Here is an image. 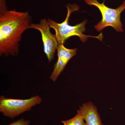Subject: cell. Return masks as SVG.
Here are the masks:
<instances>
[{
	"label": "cell",
	"mask_w": 125,
	"mask_h": 125,
	"mask_svg": "<svg viewBox=\"0 0 125 125\" xmlns=\"http://www.w3.org/2000/svg\"><path fill=\"white\" fill-rule=\"evenodd\" d=\"M64 125H87L84 122V118L80 110H78L76 115L67 120L61 121Z\"/></svg>",
	"instance_id": "obj_8"
},
{
	"label": "cell",
	"mask_w": 125,
	"mask_h": 125,
	"mask_svg": "<svg viewBox=\"0 0 125 125\" xmlns=\"http://www.w3.org/2000/svg\"><path fill=\"white\" fill-rule=\"evenodd\" d=\"M50 27L47 20L43 19L38 24H31L30 29L38 30L41 34L43 49L48 62L54 59L55 53L57 50L58 43L55 35H53L50 31Z\"/></svg>",
	"instance_id": "obj_5"
},
{
	"label": "cell",
	"mask_w": 125,
	"mask_h": 125,
	"mask_svg": "<svg viewBox=\"0 0 125 125\" xmlns=\"http://www.w3.org/2000/svg\"><path fill=\"white\" fill-rule=\"evenodd\" d=\"M81 114L87 125H103L97 109L91 102L83 104L80 107Z\"/></svg>",
	"instance_id": "obj_7"
},
{
	"label": "cell",
	"mask_w": 125,
	"mask_h": 125,
	"mask_svg": "<svg viewBox=\"0 0 125 125\" xmlns=\"http://www.w3.org/2000/svg\"><path fill=\"white\" fill-rule=\"evenodd\" d=\"M85 1L88 5L97 7L102 14V20L94 26L97 31H101L106 27L111 26L117 32H123L120 16L122 12L125 10V1L116 9L109 8L105 5L104 2L101 3L97 0H85Z\"/></svg>",
	"instance_id": "obj_3"
},
{
	"label": "cell",
	"mask_w": 125,
	"mask_h": 125,
	"mask_svg": "<svg viewBox=\"0 0 125 125\" xmlns=\"http://www.w3.org/2000/svg\"><path fill=\"white\" fill-rule=\"evenodd\" d=\"M57 51L58 60L54 65V69L49 77V79L54 82L64 69L70 60L76 55L77 49H68L64 46V43H61L58 45Z\"/></svg>",
	"instance_id": "obj_6"
},
{
	"label": "cell",
	"mask_w": 125,
	"mask_h": 125,
	"mask_svg": "<svg viewBox=\"0 0 125 125\" xmlns=\"http://www.w3.org/2000/svg\"><path fill=\"white\" fill-rule=\"evenodd\" d=\"M42 99L38 95L28 99L9 98L4 96L0 97V112L5 116L13 119L32 107L40 104Z\"/></svg>",
	"instance_id": "obj_4"
},
{
	"label": "cell",
	"mask_w": 125,
	"mask_h": 125,
	"mask_svg": "<svg viewBox=\"0 0 125 125\" xmlns=\"http://www.w3.org/2000/svg\"><path fill=\"white\" fill-rule=\"evenodd\" d=\"M32 19L28 12L8 10L0 13V55H18L23 33L30 29Z\"/></svg>",
	"instance_id": "obj_1"
},
{
	"label": "cell",
	"mask_w": 125,
	"mask_h": 125,
	"mask_svg": "<svg viewBox=\"0 0 125 125\" xmlns=\"http://www.w3.org/2000/svg\"><path fill=\"white\" fill-rule=\"evenodd\" d=\"M67 13L66 18L61 23L56 22L51 19H47L50 28L53 29L55 32V36L59 44L64 43L68 39L73 36H77L83 42H85L88 37L96 38L99 40H102V33L98 36H88L84 34L85 31V24L87 21L74 26L69 24V21L72 13L79 10V7L76 4L66 6Z\"/></svg>",
	"instance_id": "obj_2"
},
{
	"label": "cell",
	"mask_w": 125,
	"mask_h": 125,
	"mask_svg": "<svg viewBox=\"0 0 125 125\" xmlns=\"http://www.w3.org/2000/svg\"><path fill=\"white\" fill-rule=\"evenodd\" d=\"M30 121L28 120L24 119H20L9 124L8 125H29Z\"/></svg>",
	"instance_id": "obj_9"
},
{
	"label": "cell",
	"mask_w": 125,
	"mask_h": 125,
	"mask_svg": "<svg viewBox=\"0 0 125 125\" xmlns=\"http://www.w3.org/2000/svg\"><path fill=\"white\" fill-rule=\"evenodd\" d=\"M7 10L6 0H0V13Z\"/></svg>",
	"instance_id": "obj_10"
}]
</instances>
